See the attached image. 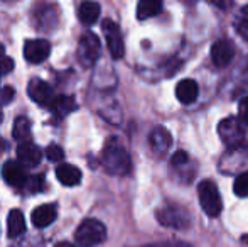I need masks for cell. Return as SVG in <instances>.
Returning a JSON list of instances; mask_svg holds the SVG:
<instances>
[{
  "mask_svg": "<svg viewBox=\"0 0 248 247\" xmlns=\"http://www.w3.org/2000/svg\"><path fill=\"white\" fill-rule=\"evenodd\" d=\"M176 97L181 103L184 105H191L198 100L199 97V86L194 80H183V82L177 83L176 86Z\"/></svg>",
  "mask_w": 248,
  "mask_h": 247,
  "instance_id": "5bb4252c",
  "label": "cell"
},
{
  "mask_svg": "<svg viewBox=\"0 0 248 247\" xmlns=\"http://www.w3.org/2000/svg\"><path fill=\"white\" fill-rule=\"evenodd\" d=\"M157 220L160 222V225L170 229H177V231H183L191 225V217L184 208L176 207V205H167L157 210L155 214Z\"/></svg>",
  "mask_w": 248,
  "mask_h": 247,
  "instance_id": "5b68a950",
  "label": "cell"
},
{
  "mask_svg": "<svg viewBox=\"0 0 248 247\" xmlns=\"http://www.w3.org/2000/svg\"><path fill=\"white\" fill-rule=\"evenodd\" d=\"M147 247H193L187 242H179V241H167V242H159V244H152Z\"/></svg>",
  "mask_w": 248,
  "mask_h": 247,
  "instance_id": "f546056e",
  "label": "cell"
},
{
  "mask_svg": "<svg viewBox=\"0 0 248 247\" xmlns=\"http://www.w3.org/2000/svg\"><path fill=\"white\" fill-rule=\"evenodd\" d=\"M31 120L27 117H17L12 127V135L17 142H29L31 141Z\"/></svg>",
  "mask_w": 248,
  "mask_h": 247,
  "instance_id": "44dd1931",
  "label": "cell"
},
{
  "mask_svg": "<svg viewBox=\"0 0 248 247\" xmlns=\"http://www.w3.org/2000/svg\"><path fill=\"white\" fill-rule=\"evenodd\" d=\"M27 93L32 99V102H36L41 107H49L51 102L54 100V90H52V86L39 78L31 80L29 85H27Z\"/></svg>",
  "mask_w": 248,
  "mask_h": 247,
  "instance_id": "ba28073f",
  "label": "cell"
},
{
  "mask_svg": "<svg viewBox=\"0 0 248 247\" xmlns=\"http://www.w3.org/2000/svg\"><path fill=\"white\" fill-rule=\"evenodd\" d=\"M17 159L24 168H36L43 159V152L34 142H20L17 148Z\"/></svg>",
  "mask_w": 248,
  "mask_h": 247,
  "instance_id": "8fae6325",
  "label": "cell"
},
{
  "mask_svg": "<svg viewBox=\"0 0 248 247\" xmlns=\"http://www.w3.org/2000/svg\"><path fill=\"white\" fill-rule=\"evenodd\" d=\"M162 12V0H140L137 3V19L147 20Z\"/></svg>",
  "mask_w": 248,
  "mask_h": 247,
  "instance_id": "ffe728a7",
  "label": "cell"
},
{
  "mask_svg": "<svg viewBox=\"0 0 248 247\" xmlns=\"http://www.w3.org/2000/svg\"><path fill=\"white\" fill-rule=\"evenodd\" d=\"M219 139L228 146L230 149H235L243 146L245 142V125L240 122L236 117H228L221 120L218 125Z\"/></svg>",
  "mask_w": 248,
  "mask_h": 247,
  "instance_id": "277c9868",
  "label": "cell"
},
{
  "mask_svg": "<svg viewBox=\"0 0 248 247\" xmlns=\"http://www.w3.org/2000/svg\"><path fill=\"white\" fill-rule=\"evenodd\" d=\"M75 239L81 247H95L100 246L107 239V227L96 218H86L79 224L75 232Z\"/></svg>",
  "mask_w": 248,
  "mask_h": 247,
  "instance_id": "7a4b0ae2",
  "label": "cell"
},
{
  "mask_svg": "<svg viewBox=\"0 0 248 247\" xmlns=\"http://www.w3.org/2000/svg\"><path fill=\"white\" fill-rule=\"evenodd\" d=\"M2 176L7 181V185L14 188H24V185L27 183V178H29L26 168L19 161H7L2 168Z\"/></svg>",
  "mask_w": 248,
  "mask_h": 247,
  "instance_id": "30bf717a",
  "label": "cell"
},
{
  "mask_svg": "<svg viewBox=\"0 0 248 247\" xmlns=\"http://www.w3.org/2000/svg\"><path fill=\"white\" fill-rule=\"evenodd\" d=\"M56 215H58V212H56V207L54 205H41V207H37L36 210L32 212V215H31V220H32L34 227L37 229H44L47 227V225H51L52 222H54Z\"/></svg>",
  "mask_w": 248,
  "mask_h": 247,
  "instance_id": "9a60e30c",
  "label": "cell"
},
{
  "mask_svg": "<svg viewBox=\"0 0 248 247\" xmlns=\"http://www.w3.org/2000/svg\"><path fill=\"white\" fill-rule=\"evenodd\" d=\"M0 122H2V110H0Z\"/></svg>",
  "mask_w": 248,
  "mask_h": 247,
  "instance_id": "836d02e7",
  "label": "cell"
},
{
  "mask_svg": "<svg viewBox=\"0 0 248 247\" xmlns=\"http://www.w3.org/2000/svg\"><path fill=\"white\" fill-rule=\"evenodd\" d=\"M101 166L111 176H125L132 169V159L127 149L117 141L110 139L105 144V149L101 152Z\"/></svg>",
  "mask_w": 248,
  "mask_h": 247,
  "instance_id": "6da1fadb",
  "label": "cell"
},
{
  "mask_svg": "<svg viewBox=\"0 0 248 247\" xmlns=\"http://www.w3.org/2000/svg\"><path fill=\"white\" fill-rule=\"evenodd\" d=\"M3 151H5V142H3V139L0 137V156L3 154Z\"/></svg>",
  "mask_w": 248,
  "mask_h": 247,
  "instance_id": "d6a6232c",
  "label": "cell"
},
{
  "mask_svg": "<svg viewBox=\"0 0 248 247\" xmlns=\"http://www.w3.org/2000/svg\"><path fill=\"white\" fill-rule=\"evenodd\" d=\"M233 56H235V46L230 41L219 39L213 44L211 48V60L218 68H225L232 63Z\"/></svg>",
  "mask_w": 248,
  "mask_h": 247,
  "instance_id": "7c38bea8",
  "label": "cell"
},
{
  "mask_svg": "<svg viewBox=\"0 0 248 247\" xmlns=\"http://www.w3.org/2000/svg\"><path fill=\"white\" fill-rule=\"evenodd\" d=\"M56 176L64 186H76L81 181V171L73 165H59L56 168Z\"/></svg>",
  "mask_w": 248,
  "mask_h": 247,
  "instance_id": "2e32d148",
  "label": "cell"
},
{
  "mask_svg": "<svg viewBox=\"0 0 248 247\" xmlns=\"http://www.w3.org/2000/svg\"><path fill=\"white\" fill-rule=\"evenodd\" d=\"M235 29L243 39L248 41V5L243 7L238 16L235 17Z\"/></svg>",
  "mask_w": 248,
  "mask_h": 247,
  "instance_id": "7402d4cb",
  "label": "cell"
},
{
  "mask_svg": "<svg viewBox=\"0 0 248 247\" xmlns=\"http://www.w3.org/2000/svg\"><path fill=\"white\" fill-rule=\"evenodd\" d=\"M51 54V44L46 39H31L24 44V58L26 61L37 65L49 58Z\"/></svg>",
  "mask_w": 248,
  "mask_h": 247,
  "instance_id": "9c48e42d",
  "label": "cell"
},
{
  "mask_svg": "<svg viewBox=\"0 0 248 247\" xmlns=\"http://www.w3.org/2000/svg\"><path fill=\"white\" fill-rule=\"evenodd\" d=\"M26 232V217L20 210H12L7 217V234L10 239H16Z\"/></svg>",
  "mask_w": 248,
  "mask_h": 247,
  "instance_id": "ac0fdd59",
  "label": "cell"
},
{
  "mask_svg": "<svg viewBox=\"0 0 248 247\" xmlns=\"http://www.w3.org/2000/svg\"><path fill=\"white\" fill-rule=\"evenodd\" d=\"M233 191H235V195L240 198L248 197V171L236 176L235 185H233Z\"/></svg>",
  "mask_w": 248,
  "mask_h": 247,
  "instance_id": "603a6c76",
  "label": "cell"
},
{
  "mask_svg": "<svg viewBox=\"0 0 248 247\" xmlns=\"http://www.w3.org/2000/svg\"><path fill=\"white\" fill-rule=\"evenodd\" d=\"M206 2H209L211 5L218 7L221 10H228L233 5V0H206Z\"/></svg>",
  "mask_w": 248,
  "mask_h": 247,
  "instance_id": "4dcf8cb0",
  "label": "cell"
},
{
  "mask_svg": "<svg viewBox=\"0 0 248 247\" xmlns=\"http://www.w3.org/2000/svg\"><path fill=\"white\" fill-rule=\"evenodd\" d=\"M44 186V178L43 176H29L27 178V183L24 185V188L31 191V193H36V191H41Z\"/></svg>",
  "mask_w": 248,
  "mask_h": 247,
  "instance_id": "d4e9b609",
  "label": "cell"
},
{
  "mask_svg": "<svg viewBox=\"0 0 248 247\" xmlns=\"http://www.w3.org/2000/svg\"><path fill=\"white\" fill-rule=\"evenodd\" d=\"M14 69V61L9 56H5L3 48L0 46V75H9Z\"/></svg>",
  "mask_w": 248,
  "mask_h": 247,
  "instance_id": "484cf974",
  "label": "cell"
},
{
  "mask_svg": "<svg viewBox=\"0 0 248 247\" xmlns=\"http://www.w3.org/2000/svg\"><path fill=\"white\" fill-rule=\"evenodd\" d=\"M187 159H189L187 152L177 151V152H174V156L170 158V163H172V166H183V165H186V163H187Z\"/></svg>",
  "mask_w": 248,
  "mask_h": 247,
  "instance_id": "f1b7e54d",
  "label": "cell"
},
{
  "mask_svg": "<svg viewBox=\"0 0 248 247\" xmlns=\"http://www.w3.org/2000/svg\"><path fill=\"white\" fill-rule=\"evenodd\" d=\"M100 56V41L93 33H86L78 43V61L86 68H92Z\"/></svg>",
  "mask_w": 248,
  "mask_h": 247,
  "instance_id": "8992f818",
  "label": "cell"
},
{
  "mask_svg": "<svg viewBox=\"0 0 248 247\" xmlns=\"http://www.w3.org/2000/svg\"><path fill=\"white\" fill-rule=\"evenodd\" d=\"M198 197H199V203L201 208L204 210V214L208 217H218L223 210V201H221V195L219 190L216 186L215 181L211 180H204L198 185Z\"/></svg>",
  "mask_w": 248,
  "mask_h": 247,
  "instance_id": "3957f363",
  "label": "cell"
},
{
  "mask_svg": "<svg viewBox=\"0 0 248 247\" xmlns=\"http://www.w3.org/2000/svg\"><path fill=\"white\" fill-rule=\"evenodd\" d=\"M100 17V5L93 0H85L78 7V19L85 26H92Z\"/></svg>",
  "mask_w": 248,
  "mask_h": 247,
  "instance_id": "e0dca14e",
  "label": "cell"
},
{
  "mask_svg": "<svg viewBox=\"0 0 248 247\" xmlns=\"http://www.w3.org/2000/svg\"><path fill=\"white\" fill-rule=\"evenodd\" d=\"M46 158L49 159L51 163H59V161L64 159V151H62L59 146L51 144L49 148L46 149Z\"/></svg>",
  "mask_w": 248,
  "mask_h": 247,
  "instance_id": "cb8c5ba5",
  "label": "cell"
},
{
  "mask_svg": "<svg viewBox=\"0 0 248 247\" xmlns=\"http://www.w3.org/2000/svg\"><path fill=\"white\" fill-rule=\"evenodd\" d=\"M14 97H16V90H14L12 86H5V88H2V92H0V103L7 105V103L12 102Z\"/></svg>",
  "mask_w": 248,
  "mask_h": 247,
  "instance_id": "83f0119b",
  "label": "cell"
},
{
  "mask_svg": "<svg viewBox=\"0 0 248 247\" xmlns=\"http://www.w3.org/2000/svg\"><path fill=\"white\" fill-rule=\"evenodd\" d=\"M149 144L155 154L162 156L169 151L170 144H172V137H170L169 131L166 127H155L152 129L149 135Z\"/></svg>",
  "mask_w": 248,
  "mask_h": 247,
  "instance_id": "4fadbf2b",
  "label": "cell"
},
{
  "mask_svg": "<svg viewBox=\"0 0 248 247\" xmlns=\"http://www.w3.org/2000/svg\"><path fill=\"white\" fill-rule=\"evenodd\" d=\"M103 34H105V39H107V46L110 49V54L113 60H120L124 58L125 54V44H124V37H122V33L118 29V26L110 19H105L103 20Z\"/></svg>",
  "mask_w": 248,
  "mask_h": 247,
  "instance_id": "52a82bcc",
  "label": "cell"
},
{
  "mask_svg": "<svg viewBox=\"0 0 248 247\" xmlns=\"http://www.w3.org/2000/svg\"><path fill=\"white\" fill-rule=\"evenodd\" d=\"M236 119H238L243 125H248V97H245V99L240 102L238 117H236Z\"/></svg>",
  "mask_w": 248,
  "mask_h": 247,
  "instance_id": "4316f807",
  "label": "cell"
},
{
  "mask_svg": "<svg viewBox=\"0 0 248 247\" xmlns=\"http://www.w3.org/2000/svg\"><path fill=\"white\" fill-rule=\"evenodd\" d=\"M49 109H51V112L56 114L58 117H66L71 112H75V110L78 109V105H76V102H75L73 97L62 95V97H54V100L51 102Z\"/></svg>",
  "mask_w": 248,
  "mask_h": 247,
  "instance_id": "d6986e66",
  "label": "cell"
},
{
  "mask_svg": "<svg viewBox=\"0 0 248 247\" xmlns=\"http://www.w3.org/2000/svg\"><path fill=\"white\" fill-rule=\"evenodd\" d=\"M54 247H76V246L69 244V242H59V244H56Z\"/></svg>",
  "mask_w": 248,
  "mask_h": 247,
  "instance_id": "1f68e13d",
  "label": "cell"
}]
</instances>
